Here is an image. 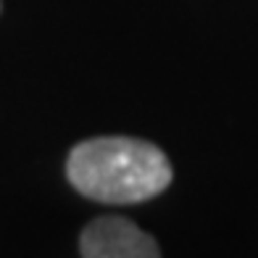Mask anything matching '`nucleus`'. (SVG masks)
Returning a JSON list of instances; mask_svg holds the SVG:
<instances>
[{
    "instance_id": "nucleus-1",
    "label": "nucleus",
    "mask_w": 258,
    "mask_h": 258,
    "mask_svg": "<svg viewBox=\"0 0 258 258\" xmlns=\"http://www.w3.org/2000/svg\"><path fill=\"white\" fill-rule=\"evenodd\" d=\"M66 179L90 201L132 206L166 192L174 169L166 153L148 140L103 135L82 140L69 150Z\"/></svg>"
},
{
    "instance_id": "nucleus-2",
    "label": "nucleus",
    "mask_w": 258,
    "mask_h": 258,
    "mask_svg": "<svg viewBox=\"0 0 258 258\" xmlns=\"http://www.w3.org/2000/svg\"><path fill=\"white\" fill-rule=\"evenodd\" d=\"M79 255L85 258H158L161 248L153 234L132 219L105 214L87 221L79 234Z\"/></svg>"
},
{
    "instance_id": "nucleus-3",
    "label": "nucleus",
    "mask_w": 258,
    "mask_h": 258,
    "mask_svg": "<svg viewBox=\"0 0 258 258\" xmlns=\"http://www.w3.org/2000/svg\"><path fill=\"white\" fill-rule=\"evenodd\" d=\"M0 11H3V3H0Z\"/></svg>"
}]
</instances>
